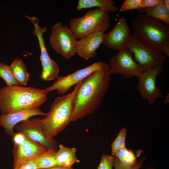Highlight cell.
<instances>
[{
  "instance_id": "obj_26",
  "label": "cell",
  "mask_w": 169,
  "mask_h": 169,
  "mask_svg": "<svg viewBox=\"0 0 169 169\" xmlns=\"http://www.w3.org/2000/svg\"><path fill=\"white\" fill-rule=\"evenodd\" d=\"M114 160V156L105 154L102 155L97 169H113Z\"/></svg>"
},
{
  "instance_id": "obj_18",
  "label": "cell",
  "mask_w": 169,
  "mask_h": 169,
  "mask_svg": "<svg viewBox=\"0 0 169 169\" xmlns=\"http://www.w3.org/2000/svg\"><path fill=\"white\" fill-rule=\"evenodd\" d=\"M111 0H79L76 7L79 11L84 9L96 7L109 12H116L119 9Z\"/></svg>"
},
{
  "instance_id": "obj_1",
  "label": "cell",
  "mask_w": 169,
  "mask_h": 169,
  "mask_svg": "<svg viewBox=\"0 0 169 169\" xmlns=\"http://www.w3.org/2000/svg\"><path fill=\"white\" fill-rule=\"evenodd\" d=\"M110 74L109 64L105 63L102 68L79 83L74 96L71 122L91 114L97 109L108 92Z\"/></svg>"
},
{
  "instance_id": "obj_32",
  "label": "cell",
  "mask_w": 169,
  "mask_h": 169,
  "mask_svg": "<svg viewBox=\"0 0 169 169\" xmlns=\"http://www.w3.org/2000/svg\"><path fill=\"white\" fill-rule=\"evenodd\" d=\"M168 100H169V94H168L166 96V99L164 101V102L166 103H167L169 102V101Z\"/></svg>"
},
{
  "instance_id": "obj_27",
  "label": "cell",
  "mask_w": 169,
  "mask_h": 169,
  "mask_svg": "<svg viewBox=\"0 0 169 169\" xmlns=\"http://www.w3.org/2000/svg\"><path fill=\"white\" fill-rule=\"evenodd\" d=\"M146 158V157L142 158L134 166H127L121 164L119 160L114 156L113 167L114 169H140L143 166V164Z\"/></svg>"
},
{
  "instance_id": "obj_11",
  "label": "cell",
  "mask_w": 169,
  "mask_h": 169,
  "mask_svg": "<svg viewBox=\"0 0 169 169\" xmlns=\"http://www.w3.org/2000/svg\"><path fill=\"white\" fill-rule=\"evenodd\" d=\"M110 58L109 65L111 74H121L126 79L139 76L144 71L133 59V53L124 47Z\"/></svg>"
},
{
  "instance_id": "obj_2",
  "label": "cell",
  "mask_w": 169,
  "mask_h": 169,
  "mask_svg": "<svg viewBox=\"0 0 169 169\" xmlns=\"http://www.w3.org/2000/svg\"><path fill=\"white\" fill-rule=\"evenodd\" d=\"M44 89L17 85L0 89V110L6 115L25 110L39 108L47 100Z\"/></svg>"
},
{
  "instance_id": "obj_16",
  "label": "cell",
  "mask_w": 169,
  "mask_h": 169,
  "mask_svg": "<svg viewBox=\"0 0 169 169\" xmlns=\"http://www.w3.org/2000/svg\"><path fill=\"white\" fill-rule=\"evenodd\" d=\"M47 113L39 108L20 110L6 115H0V125L8 135L13 136L15 133L14 128L19 122L31 117L38 115H46Z\"/></svg>"
},
{
  "instance_id": "obj_22",
  "label": "cell",
  "mask_w": 169,
  "mask_h": 169,
  "mask_svg": "<svg viewBox=\"0 0 169 169\" xmlns=\"http://www.w3.org/2000/svg\"><path fill=\"white\" fill-rule=\"evenodd\" d=\"M144 14L169 24V11L165 6L164 1Z\"/></svg>"
},
{
  "instance_id": "obj_31",
  "label": "cell",
  "mask_w": 169,
  "mask_h": 169,
  "mask_svg": "<svg viewBox=\"0 0 169 169\" xmlns=\"http://www.w3.org/2000/svg\"><path fill=\"white\" fill-rule=\"evenodd\" d=\"M163 1L165 6L167 10L169 11V0H163Z\"/></svg>"
},
{
  "instance_id": "obj_33",
  "label": "cell",
  "mask_w": 169,
  "mask_h": 169,
  "mask_svg": "<svg viewBox=\"0 0 169 169\" xmlns=\"http://www.w3.org/2000/svg\"><path fill=\"white\" fill-rule=\"evenodd\" d=\"M147 169H155V168L154 167H149Z\"/></svg>"
},
{
  "instance_id": "obj_4",
  "label": "cell",
  "mask_w": 169,
  "mask_h": 169,
  "mask_svg": "<svg viewBox=\"0 0 169 169\" xmlns=\"http://www.w3.org/2000/svg\"><path fill=\"white\" fill-rule=\"evenodd\" d=\"M79 84L76 85L69 94L55 99L46 116L41 119L43 127L49 137L53 138L71 122L74 96Z\"/></svg>"
},
{
  "instance_id": "obj_9",
  "label": "cell",
  "mask_w": 169,
  "mask_h": 169,
  "mask_svg": "<svg viewBox=\"0 0 169 169\" xmlns=\"http://www.w3.org/2000/svg\"><path fill=\"white\" fill-rule=\"evenodd\" d=\"M25 17L33 23L34 26L33 33L38 39L40 50V59L42 67V79L47 81L56 79L59 76V68L55 61L49 57L43 38V34L47 30V27H40L38 24V20L36 17L26 15Z\"/></svg>"
},
{
  "instance_id": "obj_24",
  "label": "cell",
  "mask_w": 169,
  "mask_h": 169,
  "mask_svg": "<svg viewBox=\"0 0 169 169\" xmlns=\"http://www.w3.org/2000/svg\"><path fill=\"white\" fill-rule=\"evenodd\" d=\"M126 135V129L122 128L111 144L112 156H114L117 151L125 146V140Z\"/></svg>"
},
{
  "instance_id": "obj_23",
  "label": "cell",
  "mask_w": 169,
  "mask_h": 169,
  "mask_svg": "<svg viewBox=\"0 0 169 169\" xmlns=\"http://www.w3.org/2000/svg\"><path fill=\"white\" fill-rule=\"evenodd\" d=\"M0 77L7 84V86L20 85L16 80L10 66L0 63Z\"/></svg>"
},
{
  "instance_id": "obj_21",
  "label": "cell",
  "mask_w": 169,
  "mask_h": 169,
  "mask_svg": "<svg viewBox=\"0 0 169 169\" xmlns=\"http://www.w3.org/2000/svg\"><path fill=\"white\" fill-rule=\"evenodd\" d=\"M114 156L116 157L121 164L126 166H133L137 163V156L131 150L127 149L125 146L117 151Z\"/></svg>"
},
{
  "instance_id": "obj_20",
  "label": "cell",
  "mask_w": 169,
  "mask_h": 169,
  "mask_svg": "<svg viewBox=\"0 0 169 169\" xmlns=\"http://www.w3.org/2000/svg\"><path fill=\"white\" fill-rule=\"evenodd\" d=\"M56 151L53 149H47L36 157L35 162L38 169H45L58 166L55 158Z\"/></svg>"
},
{
  "instance_id": "obj_14",
  "label": "cell",
  "mask_w": 169,
  "mask_h": 169,
  "mask_svg": "<svg viewBox=\"0 0 169 169\" xmlns=\"http://www.w3.org/2000/svg\"><path fill=\"white\" fill-rule=\"evenodd\" d=\"M131 36L126 19L121 18L111 31L104 33L102 44L107 48L119 51L125 47Z\"/></svg>"
},
{
  "instance_id": "obj_17",
  "label": "cell",
  "mask_w": 169,
  "mask_h": 169,
  "mask_svg": "<svg viewBox=\"0 0 169 169\" xmlns=\"http://www.w3.org/2000/svg\"><path fill=\"white\" fill-rule=\"evenodd\" d=\"M75 148H68L64 145H59L55 153V158L58 166L71 167L74 164L79 163L80 160L76 156Z\"/></svg>"
},
{
  "instance_id": "obj_3",
  "label": "cell",
  "mask_w": 169,
  "mask_h": 169,
  "mask_svg": "<svg viewBox=\"0 0 169 169\" xmlns=\"http://www.w3.org/2000/svg\"><path fill=\"white\" fill-rule=\"evenodd\" d=\"M132 27L139 40L169 56V24L141 14L133 20Z\"/></svg>"
},
{
  "instance_id": "obj_30",
  "label": "cell",
  "mask_w": 169,
  "mask_h": 169,
  "mask_svg": "<svg viewBox=\"0 0 169 169\" xmlns=\"http://www.w3.org/2000/svg\"><path fill=\"white\" fill-rule=\"evenodd\" d=\"M45 169H74L71 167H64L61 166H55Z\"/></svg>"
},
{
  "instance_id": "obj_13",
  "label": "cell",
  "mask_w": 169,
  "mask_h": 169,
  "mask_svg": "<svg viewBox=\"0 0 169 169\" xmlns=\"http://www.w3.org/2000/svg\"><path fill=\"white\" fill-rule=\"evenodd\" d=\"M104 64L96 62L66 76H59L51 86L44 90L48 94L54 90H57L59 94H65L72 86L79 84L90 74L102 68Z\"/></svg>"
},
{
  "instance_id": "obj_29",
  "label": "cell",
  "mask_w": 169,
  "mask_h": 169,
  "mask_svg": "<svg viewBox=\"0 0 169 169\" xmlns=\"http://www.w3.org/2000/svg\"><path fill=\"white\" fill-rule=\"evenodd\" d=\"M36 158L22 163L14 169H38L36 163Z\"/></svg>"
},
{
  "instance_id": "obj_8",
  "label": "cell",
  "mask_w": 169,
  "mask_h": 169,
  "mask_svg": "<svg viewBox=\"0 0 169 169\" xmlns=\"http://www.w3.org/2000/svg\"><path fill=\"white\" fill-rule=\"evenodd\" d=\"M13 136V169L25 161L37 157L47 150L21 133H15Z\"/></svg>"
},
{
  "instance_id": "obj_25",
  "label": "cell",
  "mask_w": 169,
  "mask_h": 169,
  "mask_svg": "<svg viewBox=\"0 0 169 169\" xmlns=\"http://www.w3.org/2000/svg\"><path fill=\"white\" fill-rule=\"evenodd\" d=\"M142 8L141 0H126L123 2L119 10L121 12L136 9L140 10Z\"/></svg>"
},
{
  "instance_id": "obj_15",
  "label": "cell",
  "mask_w": 169,
  "mask_h": 169,
  "mask_svg": "<svg viewBox=\"0 0 169 169\" xmlns=\"http://www.w3.org/2000/svg\"><path fill=\"white\" fill-rule=\"evenodd\" d=\"M104 34L103 32L95 31L77 40L76 54L85 60L94 58L96 50L102 43Z\"/></svg>"
},
{
  "instance_id": "obj_12",
  "label": "cell",
  "mask_w": 169,
  "mask_h": 169,
  "mask_svg": "<svg viewBox=\"0 0 169 169\" xmlns=\"http://www.w3.org/2000/svg\"><path fill=\"white\" fill-rule=\"evenodd\" d=\"M163 70L162 65L156 66L143 71L138 77V90L142 98L150 105L153 104L157 98L162 97L161 90L156 82L157 77Z\"/></svg>"
},
{
  "instance_id": "obj_5",
  "label": "cell",
  "mask_w": 169,
  "mask_h": 169,
  "mask_svg": "<svg viewBox=\"0 0 169 169\" xmlns=\"http://www.w3.org/2000/svg\"><path fill=\"white\" fill-rule=\"evenodd\" d=\"M109 12L99 8L89 10L82 17L69 21L70 28L76 38L95 32H104L110 25Z\"/></svg>"
},
{
  "instance_id": "obj_7",
  "label": "cell",
  "mask_w": 169,
  "mask_h": 169,
  "mask_svg": "<svg viewBox=\"0 0 169 169\" xmlns=\"http://www.w3.org/2000/svg\"><path fill=\"white\" fill-rule=\"evenodd\" d=\"M76 39L69 28L59 22L51 28L49 42L54 51L69 59L76 54Z\"/></svg>"
},
{
  "instance_id": "obj_19",
  "label": "cell",
  "mask_w": 169,
  "mask_h": 169,
  "mask_svg": "<svg viewBox=\"0 0 169 169\" xmlns=\"http://www.w3.org/2000/svg\"><path fill=\"white\" fill-rule=\"evenodd\" d=\"M9 66L15 78L19 84L22 86L26 85L29 79V74L23 60L16 58Z\"/></svg>"
},
{
  "instance_id": "obj_6",
  "label": "cell",
  "mask_w": 169,
  "mask_h": 169,
  "mask_svg": "<svg viewBox=\"0 0 169 169\" xmlns=\"http://www.w3.org/2000/svg\"><path fill=\"white\" fill-rule=\"evenodd\" d=\"M125 47L133 53L137 63L144 71L162 65L166 59L163 53L141 42L133 34L131 35Z\"/></svg>"
},
{
  "instance_id": "obj_10",
  "label": "cell",
  "mask_w": 169,
  "mask_h": 169,
  "mask_svg": "<svg viewBox=\"0 0 169 169\" xmlns=\"http://www.w3.org/2000/svg\"><path fill=\"white\" fill-rule=\"evenodd\" d=\"M14 129L47 149L56 151L58 149V143L53 138L47 136L42 125L41 119L39 118L28 119L16 125Z\"/></svg>"
},
{
  "instance_id": "obj_28",
  "label": "cell",
  "mask_w": 169,
  "mask_h": 169,
  "mask_svg": "<svg viewBox=\"0 0 169 169\" xmlns=\"http://www.w3.org/2000/svg\"><path fill=\"white\" fill-rule=\"evenodd\" d=\"M163 2V0H141L142 8L139 11L143 14H145Z\"/></svg>"
}]
</instances>
